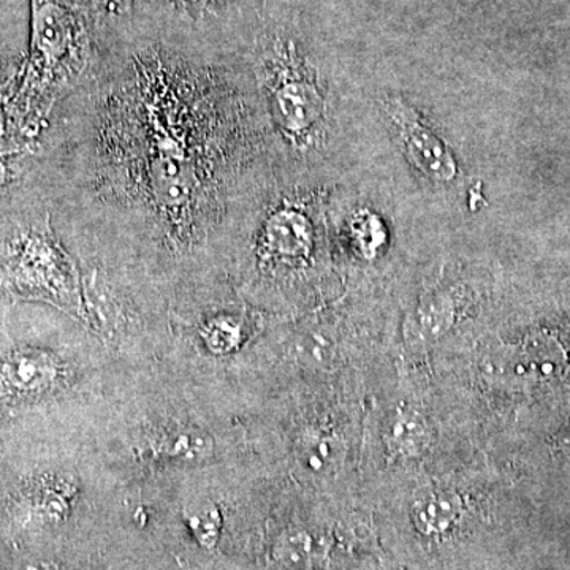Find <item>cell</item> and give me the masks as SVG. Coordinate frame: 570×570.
<instances>
[{"label": "cell", "mask_w": 570, "mask_h": 570, "mask_svg": "<svg viewBox=\"0 0 570 570\" xmlns=\"http://www.w3.org/2000/svg\"><path fill=\"white\" fill-rule=\"evenodd\" d=\"M26 51L0 55V154L45 153L29 137L20 104Z\"/></svg>", "instance_id": "obj_7"}, {"label": "cell", "mask_w": 570, "mask_h": 570, "mask_svg": "<svg viewBox=\"0 0 570 570\" xmlns=\"http://www.w3.org/2000/svg\"><path fill=\"white\" fill-rule=\"evenodd\" d=\"M568 442H569V448H570V434H569V439H568Z\"/></svg>", "instance_id": "obj_19"}, {"label": "cell", "mask_w": 570, "mask_h": 570, "mask_svg": "<svg viewBox=\"0 0 570 570\" xmlns=\"http://www.w3.org/2000/svg\"><path fill=\"white\" fill-rule=\"evenodd\" d=\"M48 195L81 253L135 276L208 275L276 168L232 58L134 36L67 97L45 141Z\"/></svg>", "instance_id": "obj_1"}, {"label": "cell", "mask_w": 570, "mask_h": 570, "mask_svg": "<svg viewBox=\"0 0 570 570\" xmlns=\"http://www.w3.org/2000/svg\"><path fill=\"white\" fill-rule=\"evenodd\" d=\"M390 121L395 126L397 141L411 164L431 181L449 184L459 176V165L448 145L438 137L417 112L397 99L385 102Z\"/></svg>", "instance_id": "obj_5"}, {"label": "cell", "mask_w": 570, "mask_h": 570, "mask_svg": "<svg viewBox=\"0 0 570 570\" xmlns=\"http://www.w3.org/2000/svg\"><path fill=\"white\" fill-rule=\"evenodd\" d=\"M61 363L39 348H14L0 358V389L14 400H33L56 387Z\"/></svg>", "instance_id": "obj_6"}, {"label": "cell", "mask_w": 570, "mask_h": 570, "mask_svg": "<svg viewBox=\"0 0 570 570\" xmlns=\"http://www.w3.org/2000/svg\"><path fill=\"white\" fill-rule=\"evenodd\" d=\"M415 530L428 538L452 531L463 515V501L455 491L434 490L423 494L412 505Z\"/></svg>", "instance_id": "obj_12"}, {"label": "cell", "mask_w": 570, "mask_h": 570, "mask_svg": "<svg viewBox=\"0 0 570 570\" xmlns=\"http://www.w3.org/2000/svg\"><path fill=\"white\" fill-rule=\"evenodd\" d=\"M52 220L50 200L0 214V294L47 303L86 324L80 265Z\"/></svg>", "instance_id": "obj_3"}, {"label": "cell", "mask_w": 570, "mask_h": 570, "mask_svg": "<svg viewBox=\"0 0 570 570\" xmlns=\"http://www.w3.org/2000/svg\"><path fill=\"white\" fill-rule=\"evenodd\" d=\"M264 124L276 171L325 183L340 140L335 59L299 0H265L234 56Z\"/></svg>", "instance_id": "obj_2"}, {"label": "cell", "mask_w": 570, "mask_h": 570, "mask_svg": "<svg viewBox=\"0 0 570 570\" xmlns=\"http://www.w3.org/2000/svg\"><path fill=\"white\" fill-rule=\"evenodd\" d=\"M385 442L397 459H419L430 444V430L414 409L400 407L390 419Z\"/></svg>", "instance_id": "obj_13"}, {"label": "cell", "mask_w": 570, "mask_h": 570, "mask_svg": "<svg viewBox=\"0 0 570 570\" xmlns=\"http://www.w3.org/2000/svg\"><path fill=\"white\" fill-rule=\"evenodd\" d=\"M295 354L306 366H325L332 362L336 351V337L330 326L306 325L294 341Z\"/></svg>", "instance_id": "obj_15"}, {"label": "cell", "mask_w": 570, "mask_h": 570, "mask_svg": "<svg viewBox=\"0 0 570 570\" xmlns=\"http://www.w3.org/2000/svg\"><path fill=\"white\" fill-rule=\"evenodd\" d=\"M146 453L168 463L200 464L214 456V439L190 423L168 422L154 428L146 438Z\"/></svg>", "instance_id": "obj_8"}, {"label": "cell", "mask_w": 570, "mask_h": 570, "mask_svg": "<svg viewBox=\"0 0 570 570\" xmlns=\"http://www.w3.org/2000/svg\"><path fill=\"white\" fill-rule=\"evenodd\" d=\"M265 0H135L134 32L176 50L232 58Z\"/></svg>", "instance_id": "obj_4"}, {"label": "cell", "mask_w": 570, "mask_h": 570, "mask_svg": "<svg viewBox=\"0 0 570 570\" xmlns=\"http://www.w3.org/2000/svg\"><path fill=\"white\" fill-rule=\"evenodd\" d=\"M61 2L75 13L80 14L105 55L134 36L135 0H61Z\"/></svg>", "instance_id": "obj_9"}, {"label": "cell", "mask_w": 570, "mask_h": 570, "mask_svg": "<svg viewBox=\"0 0 570 570\" xmlns=\"http://www.w3.org/2000/svg\"><path fill=\"white\" fill-rule=\"evenodd\" d=\"M75 498L77 483L73 479L61 474L45 475L22 494V517L37 524L61 523L69 517Z\"/></svg>", "instance_id": "obj_10"}, {"label": "cell", "mask_w": 570, "mask_h": 570, "mask_svg": "<svg viewBox=\"0 0 570 570\" xmlns=\"http://www.w3.org/2000/svg\"><path fill=\"white\" fill-rule=\"evenodd\" d=\"M184 519L187 527L193 531L194 538L198 540L205 550L216 549L223 528V517L219 509L208 499L190 502L184 508Z\"/></svg>", "instance_id": "obj_16"}, {"label": "cell", "mask_w": 570, "mask_h": 570, "mask_svg": "<svg viewBox=\"0 0 570 570\" xmlns=\"http://www.w3.org/2000/svg\"><path fill=\"white\" fill-rule=\"evenodd\" d=\"M31 570H58L52 568V566H37V568H32Z\"/></svg>", "instance_id": "obj_18"}, {"label": "cell", "mask_w": 570, "mask_h": 570, "mask_svg": "<svg viewBox=\"0 0 570 570\" xmlns=\"http://www.w3.org/2000/svg\"><path fill=\"white\" fill-rule=\"evenodd\" d=\"M197 333L212 354H232L243 341V318L235 311L209 309L202 314Z\"/></svg>", "instance_id": "obj_14"}, {"label": "cell", "mask_w": 570, "mask_h": 570, "mask_svg": "<svg viewBox=\"0 0 570 570\" xmlns=\"http://www.w3.org/2000/svg\"><path fill=\"white\" fill-rule=\"evenodd\" d=\"M428 333H442L453 321V299L448 294L428 296L419 311Z\"/></svg>", "instance_id": "obj_17"}, {"label": "cell", "mask_w": 570, "mask_h": 570, "mask_svg": "<svg viewBox=\"0 0 570 570\" xmlns=\"http://www.w3.org/2000/svg\"><path fill=\"white\" fill-rule=\"evenodd\" d=\"M346 442L335 431L309 428L296 442V456L307 472L314 475L335 474L346 460Z\"/></svg>", "instance_id": "obj_11"}]
</instances>
